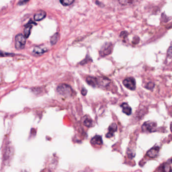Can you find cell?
Here are the masks:
<instances>
[{"label":"cell","instance_id":"3","mask_svg":"<svg viewBox=\"0 0 172 172\" xmlns=\"http://www.w3.org/2000/svg\"><path fill=\"white\" fill-rule=\"evenodd\" d=\"M157 127V124L152 121H148L144 123L142 126V130L145 132H155Z\"/></svg>","mask_w":172,"mask_h":172},{"label":"cell","instance_id":"2","mask_svg":"<svg viewBox=\"0 0 172 172\" xmlns=\"http://www.w3.org/2000/svg\"><path fill=\"white\" fill-rule=\"evenodd\" d=\"M26 44V37L24 35L19 33L15 38V47L17 50H22L24 48Z\"/></svg>","mask_w":172,"mask_h":172},{"label":"cell","instance_id":"18","mask_svg":"<svg viewBox=\"0 0 172 172\" xmlns=\"http://www.w3.org/2000/svg\"><path fill=\"white\" fill-rule=\"evenodd\" d=\"M83 123L87 127H90L92 126V121L90 119H89V118H85L83 121Z\"/></svg>","mask_w":172,"mask_h":172},{"label":"cell","instance_id":"1","mask_svg":"<svg viewBox=\"0 0 172 172\" xmlns=\"http://www.w3.org/2000/svg\"><path fill=\"white\" fill-rule=\"evenodd\" d=\"M58 93L63 96H69L73 93V90L70 85L66 84H61L57 88Z\"/></svg>","mask_w":172,"mask_h":172},{"label":"cell","instance_id":"25","mask_svg":"<svg viewBox=\"0 0 172 172\" xmlns=\"http://www.w3.org/2000/svg\"><path fill=\"white\" fill-rule=\"evenodd\" d=\"M170 131H171V132H172V122L171 123H170Z\"/></svg>","mask_w":172,"mask_h":172},{"label":"cell","instance_id":"5","mask_svg":"<svg viewBox=\"0 0 172 172\" xmlns=\"http://www.w3.org/2000/svg\"><path fill=\"white\" fill-rule=\"evenodd\" d=\"M113 50L112 44L105 43L101 48L100 54L102 56H105L110 54Z\"/></svg>","mask_w":172,"mask_h":172},{"label":"cell","instance_id":"4","mask_svg":"<svg viewBox=\"0 0 172 172\" xmlns=\"http://www.w3.org/2000/svg\"><path fill=\"white\" fill-rule=\"evenodd\" d=\"M123 85L130 90H135L136 89V82L133 77H128L124 79L123 81Z\"/></svg>","mask_w":172,"mask_h":172},{"label":"cell","instance_id":"24","mask_svg":"<svg viewBox=\"0 0 172 172\" xmlns=\"http://www.w3.org/2000/svg\"><path fill=\"white\" fill-rule=\"evenodd\" d=\"M114 134L111 133H110V132H108V133L106 134V137L107 138H111L113 136Z\"/></svg>","mask_w":172,"mask_h":172},{"label":"cell","instance_id":"26","mask_svg":"<svg viewBox=\"0 0 172 172\" xmlns=\"http://www.w3.org/2000/svg\"><path fill=\"white\" fill-rule=\"evenodd\" d=\"M79 172H83V171H79Z\"/></svg>","mask_w":172,"mask_h":172},{"label":"cell","instance_id":"10","mask_svg":"<svg viewBox=\"0 0 172 172\" xmlns=\"http://www.w3.org/2000/svg\"><path fill=\"white\" fill-rule=\"evenodd\" d=\"M86 82L89 85L92 86V87H95L98 86V79L97 77H92V76H88L86 78Z\"/></svg>","mask_w":172,"mask_h":172},{"label":"cell","instance_id":"12","mask_svg":"<svg viewBox=\"0 0 172 172\" xmlns=\"http://www.w3.org/2000/svg\"><path fill=\"white\" fill-rule=\"evenodd\" d=\"M121 107L122 108L123 112L127 115H130L132 113V109L127 103L122 104Z\"/></svg>","mask_w":172,"mask_h":172},{"label":"cell","instance_id":"20","mask_svg":"<svg viewBox=\"0 0 172 172\" xmlns=\"http://www.w3.org/2000/svg\"><path fill=\"white\" fill-rule=\"evenodd\" d=\"M154 86H155L154 84L152 83V82H150V83H149L147 84L146 86V88L148 89H152L154 88Z\"/></svg>","mask_w":172,"mask_h":172},{"label":"cell","instance_id":"9","mask_svg":"<svg viewBox=\"0 0 172 172\" xmlns=\"http://www.w3.org/2000/svg\"><path fill=\"white\" fill-rule=\"evenodd\" d=\"M47 15V13L45 11L43 10H39L36 13L34 14V19L36 21H40L44 19Z\"/></svg>","mask_w":172,"mask_h":172},{"label":"cell","instance_id":"8","mask_svg":"<svg viewBox=\"0 0 172 172\" xmlns=\"http://www.w3.org/2000/svg\"><path fill=\"white\" fill-rule=\"evenodd\" d=\"M98 86L100 87H105L109 85L110 80L108 78L105 77H98Z\"/></svg>","mask_w":172,"mask_h":172},{"label":"cell","instance_id":"7","mask_svg":"<svg viewBox=\"0 0 172 172\" xmlns=\"http://www.w3.org/2000/svg\"><path fill=\"white\" fill-rule=\"evenodd\" d=\"M48 51L47 48L42 46H36L33 50V53L36 55H42Z\"/></svg>","mask_w":172,"mask_h":172},{"label":"cell","instance_id":"6","mask_svg":"<svg viewBox=\"0 0 172 172\" xmlns=\"http://www.w3.org/2000/svg\"><path fill=\"white\" fill-rule=\"evenodd\" d=\"M36 24L35 22H33L31 21V20H30V22H28V23H27L25 25V28L24 30V36L26 38H28L30 36V33H31V28H32V24Z\"/></svg>","mask_w":172,"mask_h":172},{"label":"cell","instance_id":"11","mask_svg":"<svg viewBox=\"0 0 172 172\" xmlns=\"http://www.w3.org/2000/svg\"><path fill=\"white\" fill-rule=\"evenodd\" d=\"M158 152L159 148L158 147H154L147 152V155L151 158H155L158 155Z\"/></svg>","mask_w":172,"mask_h":172},{"label":"cell","instance_id":"14","mask_svg":"<svg viewBox=\"0 0 172 172\" xmlns=\"http://www.w3.org/2000/svg\"><path fill=\"white\" fill-rule=\"evenodd\" d=\"M59 37V34L58 33H55L53 36H52L50 39V42L52 45H55L57 43Z\"/></svg>","mask_w":172,"mask_h":172},{"label":"cell","instance_id":"22","mask_svg":"<svg viewBox=\"0 0 172 172\" xmlns=\"http://www.w3.org/2000/svg\"><path fill=\"white\" fill-rule=\"evenodd\" d=\"M87 90L85 89H82L81 90V93L83 95L85 96L87 94Z\"/></svg>","mask_w":172,"mask_h":172},{"label":"cell","instance_id":"15","mask_svg":"<svg viewBox=\"0 0 172 172\" xmlns=\"http://www.w3.org/2000/svg\"><path fill=\"white\" fill-rule=\"evenodd\" d=\"M163 172H172V167L168 163H164L163 166Z\"/></svg>","mask_w":172,"mask_h":172},{"label":"cell","instance_id":"21","mask_svg":"<svg viewBox=\"0 0 172 172\" xmlns=\"http://www.w3.org/2000/svg\"><path fill=\"white\" fill-rule=\"evenodd\" d=\"M167 54L169 57H172V45L169 48V50L167 51Z\"/></svg>","mask_w":172,"mask_h":172},{"label":"cell","instance_id":"23","mask_svg":"<svg viewBox=\"0 0 172 172\" xmlns=\"http://www.w3.org/2000/svg\"><path fill=\"white\" fill-rule=\"evenodd\" d=\"M27 2H28V1H19L18 2V5H23L25 4V3H27Z\"/></svg>","mask_w":172,"mask_h":172},{"label":"cell","instance_id":"19","mask_svg":"<svg viewBox=\"0 0 172 172\" xmlns=\"http://www.w3.org/2000/svg\"><path fill=\"white\" fill-rule=\"evenodd\" d=\"M133 1H119L120 3H121L122 5H124L125 4V5H128V4H131Z\"/></svg>","mask_w":172,"mask_h":172},{"label":"cell","instance_id":"13","mask_svg":"<svg viewBox=\"0 0 172 172\" xmlns=\"http://www.w3.org/2000/svg\"><path fill=\"white\" fill-rule=\"evenodd\" d=\"M91 143L93 145H101L102 144V138L99 135H96L92 138Z\"/></svg>","mask_w":172,"mask_h":172},{"label":"cell","instance_id":"17","mask_svg":"<svg viewBox=\"0 0 172 172\" xmlns=\"http://www.w3.org/2000/svg\"><path fill=\"white\" fill-rule=\"evenodd\" d=\"M74 1L73 0H64V1H60V2L62 4V5L65 6H67L69 5H71L72 4L74 3Z\"/></svg>","mask_w":172,"mask_h":172},{"label":"cell","instance_id":"16","mask_svg":"<svg viewBox=\"0 0 172 172\" xmlns=\"http://www.w3.org/2000/svg\"><path fill=\"white\" fill-rule=\"evenodd\" d=\"M117 130V125L115 123H112L109 128V131L110 133L114 134V132H116Z\"/></svg>","mask_w":172,"mask_h":172}]
</instances>
